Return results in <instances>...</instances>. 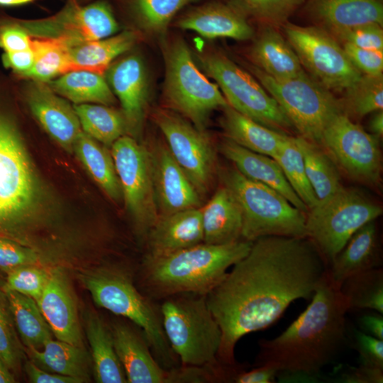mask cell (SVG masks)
I'll return each instance as SVG.
<instances>
[{
	"instance_id": "b9f144b4",
	"label": "cell",
	"mask_w": 383,
	"mask_h": 383,
	"mask_svg": "<svg viewBox=\"0 0 383 383\" xmlns=\"http://www.w3.org/2000/svg\"><path fill=\"white\" fill-rule=\"evenodd\" d=\"M25 357L9 300L0 283V358L14 374L20 371Z\"/></svg>"
},
{
	"instance_id": "1f68e13d",
	"label": "cell",
	"mask_w": 383,
	"mask_h": 383,
	"mask_svg": "<svg viewBox=\"0 0 383 383\" xmlns=\"http://www.w3.org/2000/svg\"><path fill=\"white\" fill-rule=\"evenodd\" d=\"M222 110L221 125L226 138L248 150L273 157L286 133L267 128L229 105Z\"/></svg>"
},
{
	"instance_id": "8992f818",
	"label": "cell",
	"mask_w": 383,
	"mask_h": 383,
	"mask_svg": "<svg viewBox=\"0 0 383 383\" xmlns=\"http://www.w3.org/2000/svg\"><path fill=\"white\" fill-rule=\"evenodd\" d=\"M158 303L165 333L180 365L211 367L232 382L242 364L226 366L218 361L222 333L206 295L181 293Z\"/></svg>"
},
{
	"instance_id": "836d02e7",
	"label": "cell",
	"mask_w": 383,
	"mask_h": 383,
	"mask_svg": "<svg viewBox=\"0 0 383 383\" xmlns=\"http://www.w3.org/2000/svg\"><path fill=\"white\" fill-rule=\"evenodd\" d=\"M58 95L74 104L111 106L116 99L103 74L83 70L67 72L47 82Z\"/></svg>"
},
{
	"instance_id": "2e32d148",
	"label": "cell",
	"mask_w": 383,
	"mask_h": 383,
	"mask_svg": "<svg viewBox=\"0 0 383 383\" xmlns=\"http://www.w3.org/2000/svg\"><path fill=\"white\" fill-rule=\"evenodd\" d=\"M152 117L173 157L203 197L211 189L218 170L216 151L209 137L169 111L157 109Z\"/></svg>"
},
{
	"instance_id": "83f0119b",
	"label": "cell",
	"mask_w": 383,
	"mask_h": 383,
	"mask_svg": "<svg viewBox=\"0 0 383 383\" xmlns=\"http://www.w3.org/2000/svg\"><path fill=\"white\" fill-rule=\"evenodd\" d=\"M250 57L255 67L277 79H291L304 72L287 40L272 26L260 33L251 47Z\"/></svg>"
},
{
	"instance_id": "db71d44e",
	"label": "cell",
	"mask_w": 383,
	"mask_h": 383,
	"mask_svg": "<svg viewBox=\"0 0 383 383\" xmlns=\"http://www.w3.org/2000/svg\"><path fill=\"white\" fill-rule=\"evenodd\" d=\"M278 371L269 365H260L246 371L245 369L239 371L233 377V382L235 383H272L277 379Z\"/></svg>"
},
{
	"instance_id": "8fae6325",
	"label": "cell",
	"mask_w": 383,
	"mask_h": 383,
	"mask_svg": "<svg viewBox=\"0 0 383 383\" xmlns=\"http://www.w3.org/2000/svg\"><path fill=\"white\" fill-rule=\"evenodd\" d=\"M199 61L233 109L282 133L294 128L277 102L260 83L227 56L209 52L201 55Z\"/></svg>"
},
{
	"instance_id": "7c38bea8",
	"label": "cell",
	"mask_w": 383,
	"mask_h": 383,
	"mask_svg": "<svg viewBox=\"0 0 383 383\" xmlns=\"http://www.w3.org/2000/svg\"><path fill=\"white\" fill-rule=\"evenodd\" d=\"M111 153L126 208L138 235L145 240L159 217L148 148L124 135L112 145Z\"/></svg>"
},
{
	"instance_id": "5bb4252c",
	"label": "cell",
	"mask_w": 383,
	"mask_h": 383,
	"mask_svg": "<svg viewBox=\"0 0 383 383\" xmlns=\"http://www.w3.org/2000/svg\"><path fill=\"white\" fill-rule=\"evenodd\" d=\"M11 21L31 38L58 40L69 48L109 37L118 30L111 8L104 1L82 5L70 0L59 12L48 18H11Z\"/></svg>"
},
{
	"instance_id": "e0dca14e",
	"label": "cell",
	"mask_w": 383,
	"mask_h": 383,
	"mask_svg": "<svg viewBox=\"0 0 383 383\" xmlns=\"http://www.w3.org/2000/svg\"><path fill=\"white\" fill-rule=\"evenodd\" d=\"M159 216L201 207L202 197L173 157L166 143L148 148Z\"/></svg>"
},
{
	"instance_id": "4fadbf2b",
	"label": "cell",
	"mask_w": 383,
	"mask_h": 383,
	"mask_svg": "<svg viewBox=\"0 0 383 383\" xmlns=\"http://www.w3.org/2000/svg\"><path fill=\"white\" fill-rule=\"evenodd\" d=\"M284 30L301 65L328 90L344 91L362 76L340 43L321 27L287 23Z\"/></svg>"
},
{
	"instance_id": "4316f807",
	"label": "cell",
	"mask_w": 383,
	"mask_h": 383,
	"mask_svg": "<svg viewBox=\"0 0 383 383\" xmlns=\"http://www.w3.org/2000/svg\"><path fill=\"white\" fill-rule=\"evenodd\" d=\"M201 211L204 243L222 245L242 239V211L228 187L221 184Z\"/></svg>"
},
{
	"instance_id": "f546056e",
	"label": "cell",
	"mask_w": 383,
	"mask_h": 383,
	"mask_svg": "<svg viewBox=\"0 0 383 383\" xmlns=\"http://www.w3.org/2000/svg\"><path fill=\"white\" fill-rule=\"evenodd\" d=\"M25 353L40 368L46 371L90 382L93 365L85 347L62 340H48L42 350H25Z\"/></svg>"
},
{
	"instance_id": "3957f363",
	"label": "cell",
	"mask_w": 383,
	"mask_h": 383,
	"mask_svg": "<svg viewBox=\"0 0 383 383\" xmlns=\"http://www.w3.org/2000/svg\"><path fill=\"white\" fill-rule=\"evenodd\" d=\"M252 244L243 239L222 245L202 243L163 256L144 255L137 287L157 303L181 293L207 295L228 269L248 254Z\"/></svg>"
},
{
	"instance_id": "91938a15",
	"label": "cell",
	"mask_w": 383,
	"mask_h": 383,
	"mask_svg": "<svg viewBox=\"0 0 383 383\" xmlns=\"http://www.w3.org/2000/svg\"><path fill=\"white\" fill-rule=\"evenodd\" d=\"M74 1H75L76 2H77V3L82 4V2L86 1H87V0H74Z\"/></svg>"
},
{
	"instance_id": "9c48e42d",
	"label": "cell",
	"mask_w": 383,
	"mask_h": 383,
	"mask_svg": "<svg viewBox=\"0 0 383 383\" xmlns=\"http://www.w3.org/2000/svg\"><path fill=\"white\" fill-rule=\"evenodd\" d=\"M164 98L167 106L204 132L213 111L228 105L218 86L196 67L187 43L176 39L166 48Z\"/></svg>"
},
{
	"instance_id": "d6986e66",
	"label": "cell",
	"mask_w": 383,
	"mask_h": 383,
	"mask_svg": "<svg viewBox=\"0 0 383 383\" xmlns=\"http://www.w3.org/2000/svg\"><path fill=\"white\" fill-rule=\"evenodd\" d=\"M24 96L30 113L46 133L73 153L74 143L82 132L74 107L45 82L32 81L26 87Z\"/></svg>"
},
{
	"instance_id": "9f6ffc18",
	"label": "cell",
	"mask_w": 383,
	"mask_h": 383,
	"mask_svg": "<svg viewBox=\"0 0 383 383\" xmlns=\"http://www.w3.org/2000/svg\"><path fill=\"white\" fill-rule=\"evenodd\" d=\"M374 113L369 122V128L372 134L380 137L383 134V111Z\"/></svg>"
},
{
	"instance_id": "ba28073f",
	"label": "cell",
	"mask_w": 383,
	"mask_h": 383,
	"mask_svg": "<svg viewBox=\"0 0 383 383\" xmlns=\"http://www.w3.org/2000/svg\"><path fill=\"white\" fill-rule=\"evenodd\" d=\"M248 69L275 99L300 136L321 145L326 126L344 112L341 101L305 72L291 79H277L255 65Z\"/></svg>"
},
{
	"instance_id": "ab89813d",
	"label": "cell",
	"mask_w": 383,
	"mask_h": 383,
	"mask_svg": "<svg viewBox=\"0 0 383 383\" xmlns=\"http://www.w3.org/2000/svg\"><path fill=\"white\" fill-rule=\"evenodd\" d=\"M340 289L350 310L371 309L383 313V270L381 267L348 277Z\"/></svg>"
},
{
	"instance_id": "681fc988",
	"label": "cell",
	"mask_w": 383,
	"mask_h": 383,
	"mask_svg": "<svg viewBox=\"0 0 383 383\" xmlns=\"http://www.w3.org/2000/svg\"><path fill=\"white\" fill-rule=\"evenodd\" d=\"M341 45L351 62L362 74H382L383 50L360 48L347 43H343Z\"/></svg>"
},
{
	"instance_id": "d590c367",
	"label": "cell",
	"mask_w": 383,
	"mask_h": 383,
	"mask_svg": "<svg viewBox=\"0 0 383 383\" xmlns=\"http://www.w3.org/2000/svg\"><path fill=\"white\" fill-rule=\"evenodd\" d=\"M304 162L307 178L318 201H324L343 186L339 170L321 146L301 136L294 137Z\"/></svg>"
},
{
	"instance_id": "74e56055",
	"label": "cell",
	"mask_w": 383,
	"mask_h": 383,
	"mask_svg": "<svg viewBox=\"0 0 383 383\" xmlns=\"http://www.w3.org/2000/svg\"><path fill=\"white\" fill-rule=\"evenodd\" d=\"M34 62L20 77L47 83L71 71L69 46L50 38H32Z\"/></svg>"
},
{
	"instance_id": "603a6c76",
	"label": "cell",
	"mask_w": 383,
	"mask_h": 383,
	"mask_svg": "<svg viewBox=\"0 0 383 383\" xmlns=\"http://www.w3.org/2000/svg\"><path fill=\"white\" fill-rule=\"evenodd\" d=\"M177 26L208 39L230 38L246 40L254 34L242 11L235 6L221 3L208 4L193 9L182 16Z\"/></svg>"
},
{
	"instance_id": "f907efd6",
	"label": "cell",
	"mask_w": 383,
	"mask_h": 383,
	"mask_svg": "<svg viewBox=\"0 0 383 383\" xmlns=\"http://www.w3.org/2000/svg\"><path fill=\"white\" fill-rule=\"evenodd\" d=\"M336 382L342 383H382L383 369L363 364L349 367L340 374Z\"/></svg>"
},
{
	"instance_id": "5b68a950",
	"label": "cell",
	"mask_w": 383,
	"mask_h": 383,
	"mask_svg": "<svg viewBox=\"0 0 383 383\" xmlns=\"http://www.w3.org/2000/svg\"><path fill=\"white\" fill-rule=\"evenodd\" d=\"M132 272L125 265H111L82 271L78 279L98 306L128 318L143 331L165 370L177 367L180 362L165 333L159 303L138 289Z\"/></svg>"
},
{
	"instance_id": "8d00e7d4",
	"label": "cell",
	"mask_w": 383,
	"mask_h": 383,
	"mask_svg": "<svg viewBox=\"0 0 383 383\" xmlns=\"http://www.w3.org/2000/svg\"><path fill=\"white\" fill-rule=\"evenodd\" d=\"M84 133L106 147L127 133L122 112L110 106L99 104H81L73 106Z\"/></svg>"
},
{
	"instance_id": "ee69618b",
	"label": "cell",
	"mask_w": 383,
	"mask_h": 383,
	"mask_svg": "<svg viewBox=\"0 0 383 383\" xmlns=\"http://www.w3.org/2000/svg\"><path fill=\"white\" fill-rule=\"evenodd\" d=\"M244 13H248L270 26L284 25L304 0H231Z\"/></svg>"
},
{
	"instance_id": "6f0895ef",
	"label": "cell",
	"mask_w": 383,
	"mask_h": 383,
	"mask_svg": "<svg viewBox=\"0 0 383 383\" xmlns=\"http://www.w3.org/2000/svg\"><path fill=\"white\" fill-rule=\"evenodd\" d=\"M16 382L14 374L0 358V383Z\"/></svg>"
},
{
	"instance_id": "bcb514c9",
	"label": "cell",
	"mask_w": 383,
	"mask_h": 383,
	"mask_svg": "<svg viewBox=\"0 0 383 383\" xmlns=\"http://www.w3.org/2000/svg\"><path fill=\"white\" fill-rule=\"evenodd\" d=\"M331 34L341 43H347L367 50H383V30L380 24L368 23Z\"/></svg>"
},
{
	"instance_id": "4dcf8cb0",
	"label": "cell",
	"mask_w": 383,
	"mask_h": 383,
	"mask_svg": "<svg viewBox=\"0 0 383 383\" xmlns=\"http://www.w3.org/2000/svg\"><path fill=\"white\" fill-rule=\"evenodd\" d=\"M137 38L133 31L125 30L117 35L70 47L71 70H88L103 74L116 57L135 45Z\"/></svg>"
},
{
	"instance_id": "ac0fdd59",
	"label": "cell",
	"mask_w": 383,
	"mask_h": 383,
	"mask_svg": "<svg viewBox=\"0 0 383 383\" xmlns=\"http://www.w3.org/2000/svg\"><path fill=\"white\" fill-rule=\"evenodd\" d=\"M106 76L121 103L127 133L135 139L143 128L149 98L148 75L144 62L138 55H127L111 64Z\"/></svg>"
},
{
	"instance_id": "9a60e30c",
	"label": "cell",
	"mask_w": 383,
	"mask_h": 383,
	"mask_svg": "<svg viewBox=\"0 0 383 383\" xmlns=\"http://www.w3.org/2000/svg\"><path fill=\"white\" fill-rule=\"evenodd\" d=\"M321 146L350 179L374 187L381 180L379 137L366 132L342 112L325 128Z\"/></svg>"
},
{
	"instance_id": "44dd1931",
	"label": "cell",
	"mask_w": 383,
	"mask_h": 383,
	"mask_svg": "<svg viewBox=\"0 0 383 383\" xmlns=\"http://www.w3.org/2000/svg\"><path fill=\"white\" fill-rule=\"evenodd\" d=\"M113 345L129 383H167L168 370L155 358L143 331L122 320L111 325Z\"/></svg>"
},
{
	"instance_id": "6da1fadb",
	"label": "cell",
	"mask_w": 383,
	"mask_h": 383,
	"mask_svg": "<svg viewBox=\"0 0 383 383\" xmlns=\"http://www.w3.org/2000/svg\"><path fill=\"white\" fill-rule=\"evenodd\" d=\"M327 269L307 238L270 235L254 240L248 254L206 295L222 333L218 361L238 365V340L271 326L295 300L311 299Z\"/></svg>"
},
{
	"instance_id": "f35d334b",
	"label": "cell",
	"mask_w": 383,
	"mask_h": 383,
	"mask_svg": "<svg viewBox=\"0 0 383 383\" xmlns=\"http://www.w3.org/2000/svg\"><path fill=\"white\" fill-rule=\"evenodd\" d=\"M287 180L309 209L318 200L307 178L304 159L294 136L284 134L274 155Z\"/></svg>"
},
{
	"instance_id": "484cf974",
	"label": "cell",
	"mask_w": 383,
	"mask_h": 383,
	"mask_svg": "<svg viewBox=\"0 0 383 383\" xmlns=\"http://www.w3.org/2000/svg\"><path fill=\"white\" fill-rule=\"evenodd\" d=\"M382 267L375 220L359 228L333 258L327 269L334 284L340 288L349 277Z\"/></svg>"
},
{
	"instance_id": "52a82bcc",
	"label": "cell",
	"mask_w": 383,
	"mask_h": 383,
	"mask_svg": "<svg viewBox=\"0 0 383 383\" xmlns=\"http://www.w3.org/2000/svg\"><path fill=\"white\" fill-rule=\"evenodd\" d=\"M218 176L240 205L242 239L253 242L270 235L306 238V213L277 191L246 177L233 165L218 168Z\"/></svg>"
},
{
	"instance_id": "11a10c76",
	"label": "cell",
	"mask_w": 383,
	"mask_h": 383,
	"mask_svg": "<svg viewBox=\"0 0 383 383\" xmlns=\"http://www.w3.org/2000/svg\"><path fill=\"white\" fill-rule=\"evenodd\" d=\"M361 331L379 340H383V317L379 313H366L358 318Z\"/></svg>"
},
{
	"instance_id": "f6af8a7d",
	"label": "cell",
	"mask_w": 383,
	"mask_h": 383,
	"mask_svg": "<svg viewBox=\"0 0 383 383\" xmlns=\"http://www.w3.org/2000/svg\"><path fill=\"white\" fill-rule=\"evenodd\" d=\"M2 286L33 299L36 302L48 283L50 272L36 264L23 265L5 273Z\"/></svg>"
},
{
	"instance_id": "277c9868",
	"label": "cell",
	"mask_w": 383,
	"mask_h": 383,
	"mask_svg": "<svg viewBox=\"0 0 383 383\" xmlns=\"http://www.w3.org/2000/svg\"><path fill=\"white\" fill-rule=\"evenodd\" d=\"M47 197L18 128L0 112V235L20 242L26 226L43 214Z\"/></svg>"
},
{
	"instance_id": "7dc6e473",
	"label": "cell",
	"mask_w": 383,
	"mask_h": 383,
	"mask_svg": "<svg viewBox=\"0 0 383 383\" xmlns=\"http://www.w3.org/2000/svg\"><path fill=\"white\" fill-rule=\"evenodd\" d=\"M36 252L24 244L0 235V270L4 273L21 266L37 264Z\"/></svg>"
},
{
	"instance_id": "816d5d0a",
	"label": "cell",
	"mask_w": 383,
	"mask_h": 383,
	"mask_svg": "<svg viewBox=\"0 0 383 383\" xmlns=\"http://www.w3.org/2000/svg\"><path fill=\"white\" fill-rule=\"evenodd\" d=\"M24 370L30 382L32 383H82L77 378L52 373L38 367L30 360H26Z\"/></svg>"
},
{
	"instance_id": "60d3db41",
	"label": "cell",
	"mask_w": 383,
	"mask_h": 383,
	"mask_svg": "<svg viewBox=\"0 0 383 383\" xmlns=\"http://www.w3.org/2000/svg\"><path fill=\"white\" fill-rule=\"evenodd\" d=\"M341 101L344 112L361 118L383 109V77L362 74L360 78L345 91Z\"/></svg>"
},
{
	"instance_id": "c3c4849f",
	"label": "cell",
	"mask_w": 383,
	"mask_h": 383,
	"mask_svg": "<svg viewBox=\"0 0 383 383\" xmlns=\"http://www.w3.org/2000/svg\"><path fill=\"white\" fill-rule=\"evenodd\" d=\"M352 347L359 353L360 363L383 369V340L353 328Z\"/></svg>"
},
{
	"instance_id": "ffe728a7",
	"label": "cell",
	"mask_w": 383,
	"mask_h": 383,
	"mask_svg": "<svg viewBox=\"0 0 383 383\" xmlns=\"http://www.w3.org/2000/svg\"><path fill=\"white\" fill-rule=\"evenodd\" d=\"M57 340L84 347L75 294L66 274L55 269L37 301Z\"/></svg>"
},
{
	"instance_id": "cb8c5ba5",
	"label": "cell",
	"mask_w": 383,
	"mask_h": 383,
	"mask_svg": "<svg viewBox=\"0 0 383 383\" xmlns=\"http://www.w3.org/2000/svg\"><path fill=\"white\" fill-rule=\"evenodd\" d=\"M219 150L244 176L275 189L293 206L307 213L308 207L292 188L274 159L248 150L226 138L221 142Z\"/></svg>"
},
{
	"instance_id": "f1b7e54d",
	"label": "cell",
	"mask_w": 383,
	"mask_h": 383,
	"mask_svg": "<svg viewBox=\"0 0 383 383\" xmlns=\"http://www.w3.org/2000/svg\"><path fill=\"white\" fill-rule=\"evenodd\" d=\"M84 331L93 365V376L98 383H126V376L116 353L110 326L95 311L84 315Z\"/></svg>"
},
{
	"instance_id": "d4e9b609",
	"label": "cell",
	"mask_w": 383,
	"mask_h": 383,
	"mask_svg": "<svg viewBox=\"0 0 383 383\" xmlns=\"http://www.w3.org/2000/svg\"><path fill=\"white\" fill-rule=\"evenodd\" d=\"M306 10L330 33L368 24H383L382 0H309Z\"/></svg>"
},
{
	"instance_id": "7402d4cb",
	"label": "cell",
	"mask_w": 383,
	"mask_h": 383,
	"mask_svg": "<svg viewBox=\"0 0 383 383\" xmlns=\"http://www.w3.org/2000/svg\"><path fill=\"white\" fill-rule=\"evenodd\" d=\"M144 255L159 257L204 243L200 208L159 216L144 240Z\"/></svg>"
},
{
	"instance_id": "f5cc1de1",
	"label": "cell",
	"mask_w": 383,
	"mask_h": 383,
	"mask_svg": "<svg viewBox=\"0 0 383 383\" xmlns=\"http://www.w3.org/2000/svg\"><path fill=\"white\" fill-rule=\"evenodd\" d=\"M1 59L4 66L11 69L20 77L33 66L34 53L31 48L16 52H4Z\"/></svg>"
},
{
	"instance_id": "30bf717a",
	"label": "cell",
	"mask_w": 383,
	"mask_h": 383,
	"mask_svg": "<svg viewBox=\"0 0 383 383\" xmlns=\"http://www.w3.org/2000/svg\"><path fill=\"white\" fill-rule=\"evenodd\" d=\"M382 212L379 204L362 192L343 187L309 209L306 237L316 245L328 267L350 237Z\"/></svg>"
},
{
	"instance_id": "7a4b0ae2",
	"label": "cell",
	"mask_w": 383,
	"mask_h": 383,
	"mask_svg": "<svg viewBox=\"0 0 383 383\" xmlns=\"http://www.w3.org/2000/svg\"><path fill=\"white\" fill-rule=\"evenodd\" d=\"M348 301L327 270L311 301L279 335L260 339L254 367L269 365L278 372H301L321 377L348 340Z\"/></svg>"
},
{
	"instance_id": "7bdbcfd3",
	"label": "cell",
	"mask_w": 383,
	"mask_h": 383,
	"mask_svg": "<svg viewBox=\"0 0 383 383\" xmlns=\"http://www.w3.org/2000/svg\"><path fill=\"white\" fill-rule=\"evenodd\" d=\"M193 0H133V9L141 26L150 33L162 34L174 15Z\"/></svg>"
},
{
	"instance_id": "e575fe53",
	"label": "cell",
	"mask_w": 383,
	"mask_h": 383,
	"mask_svg": "<svg viewBox=\"0 0 383 383\" xmlns=\"http://www.w3.org/2000/svg\"><path fill=\"white\" fill-rule=\"evenodd\" d=\"M1 285L9 300L24 350H42L53 334L37 302L29 296L4 287L1 283Z\"/></svg>"
},
{
	"instance_id": "680465c9",
	"label": "cell",
	"mask_w": 383,
	"mask_h": 383,
	"mask_svg": "<svg viewBox=\"0 0 383 383\" xmlns=\"http://www.w3.org/2000/svg\"><path fill=\"white\" fill-rule=\"evenodd\" d=\"M35 0H0L1 6H14L33 2Z\"/></svg>"
},
{
	"instance_id": "d6a6232c",
	"label": "cell",
	"mask_w": 383,
	"mask_h": 383,
	"mask_svg": "<svg viewBox=\"0 0 383 383\" xmlns=\"http://www.w3.org/2000/svg\"><path fill=\"white\" fill-rule=\"evenodd\" d=\"M73 153L109 198L115 202L123 200L119 180L109 148L82 131L74 143Z\"/></svg>"
}]
</instances>
